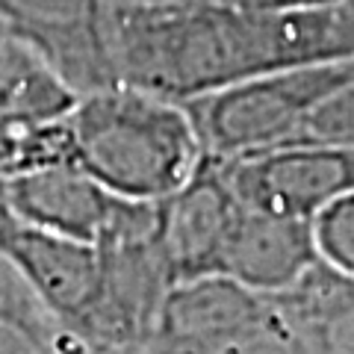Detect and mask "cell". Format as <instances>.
Returning <instances> with one entry per match:
<instances>
[{
  "mask_svg": "<svg viewBox=\"0 0 354 354\" xmlns=\"http://www.w3.org/2000/svg\"><path fill=\"white\" fill-rule=\"evenodd\" d=\"M319 263L307 218L236 207L216 274L266 298L286 292Z\"/></svg>",
  "mask_w": 354,
  "mask_h": 354,
  "instance_id": "cell-11",
  "label": "cell"
},
{
  "mask_svg": "<svg viewBox=\"0 0 354 354\" xmlns=\"http://www.w3.org/2000/svg\"><path fill=\"white\" fill-rule=\"evenodd\" d=\"M77 95L27 44L0 36V177L71 160L65 115Z\"/></svg>",
  "mask_w": 354,
  "mask_h": 354,
  "instance_id": "cell-5",
  "label": "cell"
},
{
  "mask_svg": "<svg viewBox=\"0 0 354 354\" xmlns=\"http://www.w3.org/2000/svg\"><path fill=\"white\" fill-rule=\"evenodd\" d=\"M339 3H342V9H346V12L354 18V0H339Z\"/></svg>",
  "mask_w": 354,
  "mask_h": 354,
  "instance_id": "cell-19",
  "label": "cell"
},
{
  "mask_svg": "<svg viewBox=\"0 0 354 354\" xmlns=\"http://www.w3.org/2000/svg\"><path fill=\"white\" fill-rule=\"evenodd\" d=\"M221 354H310V351L304 339L295 334V328L269 301V313Z\"/></svg>",
  "mask_w": 354,
  "mask_h": 354,
  "instance_id": "cell-16",
  "label": "cell"
},
{
  "mask_svg": "<svg viewBox=\"0 0 354 354\" xmlns=\"http://www.w3.org/2000/svg\"><path fill=\"white\" fill-rule=\"evenodd\" d=\"M0 36H3V27H0Z\"/></svg>",
  "mask_w": 354,
  "mask_h": 354,
  "instance_id": "cell-20",
  "label": "cell"
},
{
  "mask_svg": "<svg viewBox=\"0 0 354 354\" xmlns=\"http://www.w3.org/2000/svg\"><path fill=\"white\" fill-rule=\"evenodd\" d=\"M292 145H322L354 151V74L339 83L319 106L307 115L301 133Z\"/></svg>",
  "mask_w": 354,
  "mask_h": 354,
  "instance_id": "cell-14",
  "label": "cell"
},
{
  "mask_svg": "<svg viewBox=\"0 0 354 354\" xmlns=\"http://www.w3.org/2000/svg\"><path fill=\"white\" fill-rule=\"evenodd\" d=\"M310 354H354V278L319 260L286 292L269 298Z\"/></svg>",
  "mask_w": 354,
  "mask_h": 354,
  "instance_id": "cell-12",
  "label": "cell"
},
{
  "mask_svg": "<svg viewBox=\"0 0 354 354\" xmlns=\"http://www.w3.org/2000/svg\"><path fill=\"white\" fill-rule=\"evenodd\" d=\"M236 207L225 171L213 160H201L189 180L157 204L160 245L174 281L216 274Z\"/></svg>",
  "mask_w": 354,
  "mask_h": 354,
  "instance_id": "cell-10",
  "label": "cell"
},
{
  "mask_svg": "<svg viewBox=\"0 0 354 354\" xmlns=\"http://www.w3.org/2000/svg\"><path fill=\"white\" fill-rule=\"evenodd\" d=\"M319 260L354 278V189L310 218Z\"/></svg>",
  "mask_w": 354,
  "mask_h": 354,
  "instance_id": "cell-15",
  "label": "cell"
},
{
  "mask_svg": "<svg viewBox=\"0 0 354 354\" xmlns=\"http://www.w3.org/2000/svg\"><path fill=\"white\" fill-rule=\"evenodd\" d=\"M118 83L192 101L251 77L354 57V18L342 3L242 9L216 0H133L106 9Z\"/></svg>",
  "mask_w": 354,
  "mask_h": 354,
  "instance_id": "cell-1",
  "label": "cell"
},
{
  "mask_svg": "<svg viewBox=\"0 0 354 354\" xmlns=\"http://www.w3.org/2000/svg\"><path fill=\"white\" fill-rule=\"evenodd\" d=\"M0 254L41 298V304L74 334L86 319L97 290V248L50 230L24 225L0 209Z\"/></svg>",
  "mask_w": 354,
  "mask_h": 354,
  "instance_id": "cell-9",
  "label": "cell"
},
{
  "mask_svg": "<svg viewBox=\"0 0 354 354\" xmlns=\"http://www.w3.org/2000/svg\"><path fill=\"white\" fill-rule=\"evenodd\" d=\"M124 198L106 192L74 160L41 162L0 177V209L24 225L92 242L106 234Z\"/></svg>",
  "mask_w": 354,
  "mask_h": 354,
  "instance_id": "cell-8",
  "label": "cell"
},
{
  "mask_svg": "<svg viewBox=\"0 0 354 354\" xmlns=\"http://www.w3.org/2000/svg\"><path fill=\"white\" fill-rule=\"evenodd\" d=\"M242 207L290 218H313L354 189V151L322 145H283L218 162Z\"/></svg>",
  "mask_w": 354,
  "mask_h": 354,
  "instance_id": "cell-7",
  "label": "cell"
},
{
  "mask_svg": "<svg viewBox=\"0 0 354 354\" xmlns=\"http://www.w3.org/2000/svg\"><path fill=\"white\" fill-rule=\"evenodd\" d=\"M157 204L124 201L97 239V290L74 339L109 354H139L153 334L174 274L160 245Z\"/></svg>",
  "mask_w": 354,
  "mask_h": 354,
  "instance_id": "cell-4",
  "label": "cell"
},
{
  "mask_svg": "<svg viewBox=\"0 0 354 354\" xmlns=\"http://www.w3.org/2000/svg\"><path fill=\"white\" fill-rule=\"evenodd\" d=\"M354 74V57L292 65L183 101L204 160L230 162L292 145L307 115Z\"/></svg>",
  "mask_w": 354,
  "mask_h": 354,
  "instance_id": "cell-3",
  "label": "cell"
},
{
  "mask_svg": "<svg viewBox=\"0 0 354 354\" xmlns=\"http://www.w3.org/2000/svg\"><path fill=\"white\" fill-rule=\"evenodd\" d=\"M106 0H0L3 36L41 57L80 97L113 86Z\"/></svg>",
  "mask_w": 354,
  "mask_h": 354,
  "instance_id": "cell-6",
  "label": "cell"
},
{
  "mask_svg": "<svg viewBox=\"0 0 354 354\" xmlns=\"http://www.w3.org/2000/svg\"><path fill=\"white\" fill-rule=\"evenodd\" d=\"M65 354H109V351H101V348H92V346H86V342L80 339H71V346Z\"/></svg>",
  "mask_w": 354,
  "mask_h": 354,
  "instance_id": "cell-18",
  "label": "cell"
},
{
  "mask_svg": "<svg viewBox=\"0 0 354 354\" xmlns=\"http://www.w3.org/2000/svg\"><path fill=\"white\" fill-rule=\"evenodd\" d=\"M71 334L0 254V354H65Z\"/></svg>",
  "mask_w": 354,
  "mask_h": 354,
  "instance_id": "cell-13",
  "label": "cell"
},
{
  "mask_svg": "<svg viewBox=\"0 0 354 354\" xmlns=\"http://www.w3.org/2000/svg\"><path fill=\"white\" fill-rule=\"evenodd\" d=\"M65 130L71 160L124 201H165L204 160L183 104L127 83L80 95Z\"/></svg>",
  "mask_w": 354,
  "mask_h": 354,
  "instance_id": "cell-2",
  "label": "cell"
},
{
  "mask_svg": "<svg viewBox=\"0 0 354 354\" xmlns=\"http://www.w3.org/2000/svg\"><path fill=\"white\" fill-rule=\"evenodd\" d=\"M106 3H133V0H106ZM216 3L242 6V9H266V12H281V9L330 6V3H339V0H216Z\"/></svg>",
  "mask_w": 354,
  "mask_h": 354,
  "instance_id": "cell-17",
  "label": "cell"
}]
</instances>
